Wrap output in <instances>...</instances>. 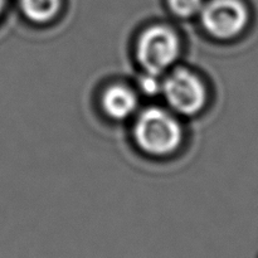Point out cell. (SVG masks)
Listing matches in <instances>:
<instances>
[{
	"instance_id": "1",
	"label": "cell",
	"mask_w": 258,
	"mask_h": 258,
	"mask_svg": "<svg viewBox=\"0 0 258 258\" xmlns=\"http://www.w3.org/2000/svg\"><path fill=\"white\" fill-rule=\"evenodd\" d=\"M139 148L151 155H169L179 148L183 131L179 121L168 111L150 107L139 115L134 126Z\"/></svg>"
},
{
	"instance_id": "2",
	"label": "cell",
	"mask_w": 258,
	"mask_h": 258,
	"mask_svg": "<svg viewBox=\"0 0 258 258\" xmlns=\"http://www.w3.org/2000/svg\"><path fill=\"white\" fill-rule=\"evenodd\" d=\"M180 54L179 38L170 28L154 25L139 38L136 55L144 71L160 76L175 63Z\"/></svg>"
},
{
	"instance_id": "3",
	"label": "cell",
	"mask_w": 258,
	"mask_h": 258,
	"mask_svg": "<svg viewBox=\"0 0 258 258\" xmlns=\"http://www.w3.org/2000/svg\"><path fill=\"white\" fill-rule=\"evenodd\" d=\"M161 93L175 112L190 116L203 108L207 100L206 87L198 76L178 68L161 82Z\"/></svg>"
},
{
	"instance_id": "4",
	"label": "cell",
	"mask_w": 258,
	"mask_h": 258,
	"mask_svg": "<svg viewBox=\"0 0 258 258\" xmlns=\"http://www.w3.org/2000/svg\"><path fill=\"white\" fill-rule=\"evenodd\" d=\"M207 32L218 39L236 37L246 27L248 13L239 0H212L201 10Z\"/></svg>"
},
{
	"instance_id": "5",
	"label": "cell",
	"mask_w": 258,
	"mask_h": 258,
	"mask_svg": "<svg viewBox=\"0 0 258 258\" xmlns=\"http://www.w3.org/2000/svg\"><path fill=\"white\" fill-rule=\"evenodd\" d=\"M102 108L113 120H125L138 108V97L125 86H111L102 96Z\"/></svg>"
},
{
	"instance_id": "6",
	"label": "cell",
	"mask_w": 258,
	"mask_h": 258,
	"mask_svg": "<svg viewBox=\"0 0 258 258\" xmlns=\"http://www.w3.org/2000/svg\"><path fill=\"white\" fill-rule=\"evenodd\" d=\"M20 7L32 22L48 23L59 12L60 0H20Z\"/></svg>"
},
{
	"instance_id": "7",
	"label": "cell",
	"mask_w": 258,
	"mask_h": 258,
	"mask_svg": "<svg viewBox=\"0 0 258 258\" xmlns=\"http://www.w3.org/2000/svg\"><path fill=\"white\" fill-rule=\"evenodd\" d=\"M171 12L180 18H190L201 13L203 0H169Z\"/></svg>"
},
{
	"instance_id": "8",
	"label": "cell",
	"mask_w": 258,
	"mask_h": 258,
	"mask_svg": "<svg viewBox=\"0 0 258 258\" xmlns=\"http://www.w3.org/2000/svg\"><path fill=\"white\" fill-rule=\"evenodd\" d=\"M140 88L148 96H155L156 93L161 92V82L159 81V76L145 72L140 80Z\"/></svg>"
},
{
	"instance_id": "9",
	"label": "cell",
	"mask_w": 258,
	"mask_h": 258,
	"mask_svg": "<svg viewBox=\"0 0 258 258\" xmlns=\"http://www.w3.org/2000/svg\"><path fill=\"white\" fill-rule=\"evenodd\" d=\"M3 7H4V0H0V14H2Z\"/></svg>"
}]
</instances>
